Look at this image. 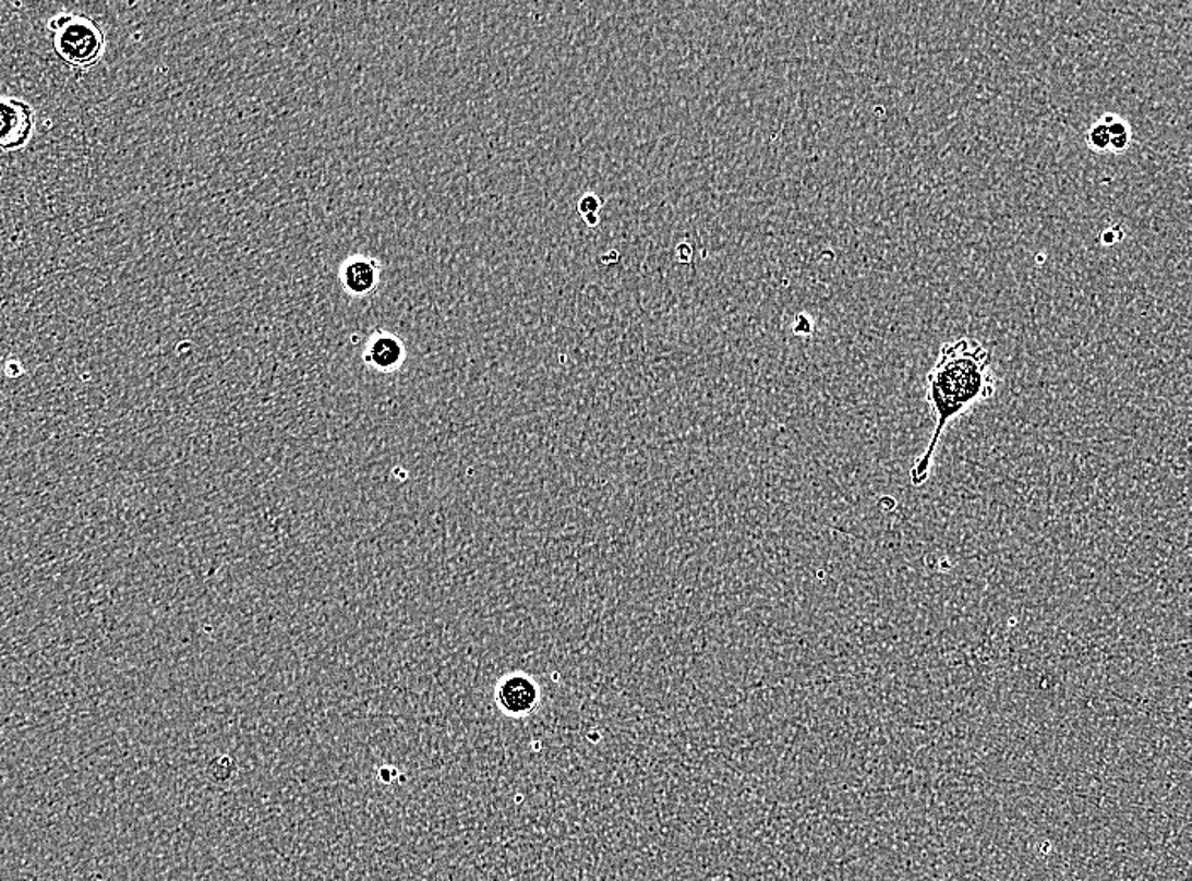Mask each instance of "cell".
<instances>
[{"instance_id":"obj_2","label":"cell","mask_w":1192,"mask_h":881,"mask_svg":"<svg viewBox=\"0 0 1192 881\" xmlns=\"http://www.w3.org/2000/svg\"><path fill=\"white\" fill-rule=\"evenodd\" d=\"M51 48L70 69H94L107 48V36L99 21L80 12L61 11L48 21Z\"/></svg>"},{"instance_id":"obj_3","label":"cell","mask_w":1192,"mask_h":881,"mask_svg":"<svg viewBox=\"0 0 1192 881\" xmlns=\"http://www.w3.org/2000/svg\"><path fill=\"white\" fill-rule=\"evenodd\" d=\"M35 134V109L20 97L0 94V149L20 152Z\"/></svg>"},{"instance_id":"obj_4","label":"cell","mask_w":1192,"mask_h":881,"mask_svg":"<svg viewBox=\"0 0 1192 881\" xmlns=\"http://www.w3.org/2000/svg\"><path fill=\"white\" fill-rule=\"evenodd\" d=\"M496 705L508 717H526L538 709L541 691L530 676L508 675L496 687Z\"/></svg>"},{"instance_id":"obj_9","label":"cell","mask_w":1192,"mask_h":881,"mask_svg":"<svg viewBox=\"0 0 1192 881\" xmlns=\"http://www.w3.org/2000/svg\"><path fill=\"white\" fill-rule=\"evenodd\" d=\"M600 207H602V202L594 194H585L583 197L579 198L578 213L583 217L590 216V214H599Z\"/></svg>"},{"instance_id":"obj_13","label":"cell","mask_w":1192,"mask_h":881,"mask_svg":"<svg viewBox=\"0 0 1192 881\" xmlns=\"http://www.w3.org/2000/svg\"><path fill=\"white\" fill-rule=\"evenodd\" d=\"M583 219L587 220L588 226H597L600 220L599 214H590V216H585Z\"/></svg>"},{"instance_id":"obj_12","label":"cell","mask_w":1192,"mask_h":881,"mask_svg":"<svg viewBox=\"0 0 1192 881\" xmlns=\"http://www.w3.org/2000/svg\"><path fill=\"white\" fill-rule=\"evenodd\" d=\"M676 255H678L679 262H689L693 255V248L689 243H682L676 248Z\"/></svg>"},{"instance_id":"obj_6","label":"cell","mask_w":1192,"mask_h":881,"mask_svg":"<svg viewBox=\"0 0 1192 881\" xmlns=\"http://www.w3.org/2000/svg\"><path fill=\"white\" fill-rule=\"evenodd\" d=\"M407 358V348L394 333L376 330L368 338L364 346L363 360L370 369L376 372L392 373L404 365Z\"/></svg>"},{"instance_id":"obj_7","label":"cell","mask_w":1192,"mask_h":881,"mask_svg":"<svg viewBox=\"0 0 1192 881\" xmlns=\"http://www.w3.org/2000/svg\"><path fill=\"white\" fill-rule=\"evenodd\" d=\"M1106 124H1108L1109 134H1111V146H1109V153H1124L1132 146L1133 134L1132 128H1130L1129 121H1124L1123 118L1117 114L1103 116Z\"/></svg>"},{"instance_id":"obj_1","label":"cell","mask_w":1192,"mask_h":881,"mask_svg":"<svg viewBox=\"0 0 1192 881\" xmlns=\"http://www.w3.org/2000/svg\"><path fill=\"white\" fill-rule=\"evenodd\" d=\"M995 391L991 353L985 346L970 338L955 339L942 346L936 365L927 376V402L934 415V433L927 448L910 470L913 486L925 485L930 479L931 464L943 431L965 412L991 399Z\"/></svg>"},{"instance_id":"obj_5","label":"cell","mask_w":1192,"mask_h":881,"mask_svg":"<svg viewBox=\"0 0 1192 881\" xmlns=\"http://www.w3.org/2000/svg\"><path fill=\"white\" fill-rule=\"evenodd\" d=\"M339 283L351 297L372 295L382 278V265L378 260L366 255H351L339 265Z\"/></svg>"},{"instance_id":"obj_11","label":"cell","mask_w":1192,"mask_h":881,"mask_svg":"<svg viewBox=\"0 0 1192 881\" xmlns=\"http://www.w3.org/2000/svg\"><path fill=\"white\" fill-rule=\"evenodd\" d=\"M814 326L815 324L810 316H807V314H798L795 324H793V330L799 336H810L811 333H814Z\"/></svg>"},{"instance_id":"obj_10","label":"cell","mask_w":1192,"mask_h":881,"mask_svg":"<svg viewBox=\"0 0 1192 881\" xmlns=\"http://www.w3.org/2000/svg\"><path fill=\"white\" fill-rule=\"evenodd\" d=\"M1123 238L1124 232L1120 225L1106 228L1105 231L1101 232V236H1099V240H1101V243L1105 244V246H1115V244L1120 243Z\"/></svg>"},{"instance_id":"obj_8","label":"cell","mask_w":1192,"mask_h":881,"mask_svg":"<svg viewBox=\"0 0 1192 881\" xmlns=\"http://www.w3.org/2000/svg\"><path fill=\"white\" fill-rule=\"evenodd\" d=\"M1086 143L1094 153L1105 155L1109 153V146H1111V134H1109L1108 124L1105 119H1098L1089 125V130L1086 133Z\"/></svg>"}]
</instances>
